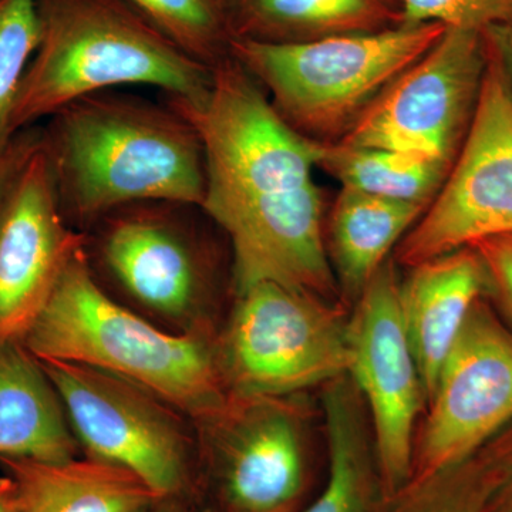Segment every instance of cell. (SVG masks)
I'll list each match as a JSON object with an SVG mask.
<instances>
[{
    "instance_id": "obj_26",
    "label": "cell",
    "mask_w": 512,
    "mask_h": 512,
    "mask_svg": "<svg viewBox=\"0 0 512 512\" xmlns=\"http://www.w3.org/2000/svg\"><path fill=\"white\" fill-rule=\"evenodd\" d=\"M470 247L476 249L491 288L512 319V235L481 239Z\"/></svg>"
},
{
    "instance_id": "obj_27",
    "label": "cell",
    "mask_w": 512,
    "mask_h": 512,
    "mask_svg": "<svg viewBox=\"0 0 512 512\" xmlns=\"http://www.w3.org/2000/svg\"><path fill=\"white\" fill-rule=\"evenodd\" d=\"M493 461V488L487 512H512V423L488 443Z\"/></svg>"
},
{
    "instance_id": "obj_30",
    "label": "cell",
    "mask_w": 512,
    "mask_h": 512,
    "mask_svg": "<svg viewBox=\"0 0 512 512\" xmlns=\"http://www.w3.org/2000/svg\"><path fill=\"white\" fill-rule=\"evenodd\" d=\"M0 512H19L15 485L5 474L0 477Z\"/></svg>"
},
{
    "instance_id": "obj_16",
    "label": "cell",
    "mask_w": 512,
    "mask_h": 512,
    "mask_svg": "<svg viewBox=\"0 0 512 512\" xmlns=\"http://www.w3.org/2000/svg\"><path fill=\"white\" fill-rule=\"evenodd\" d=\"M19 512H141L164 500L133 471L92 456L63 461L0 456Z\"/></svg>"
},
{
    "instance_id": "obj_31",
    "label": "cell",
    "mask_w": 512,
    "mask_h": 512,
    "mask_svg": "<svg viewBox=\"0 0 512 512\" xmlns=\"http://www.w3.org/2000/svg\"><path fill=\"white\" fill-rule=\"evenodd\" d=\"M141 512H191L183 505L175 503L174 498H164V500L158 501V503L150 505Z\"/></svg>"
},
{
    "instance_id": "obj_23",
    "label": "cell",
    "mask_w": 512,
    "mask_h": 512,
    "mask_svg": "<svg viewBox=\"0 0 512 512\" xmlns=\"http://www.w3.org/2000/svg\"><path fill=\"white\" fill-rule=\"evenodd\" d=\"M171 42L214 67L229 56L227 16L221 0H124Z\"/></svg>"
},
{
    "instance_id": "obj_9",
    "label": "cell",
    "mask_w": 512,
    "mask_h": 512,
    "mask_svg": "<svg viewBox=\"0 0 512 512\" xmlns=\"http://www.w3.org/2000/svg\"><path fill=\"white\" fill-rule=\"evenodd\" d=\"M292 396L227 394L192 419L197 454L228 512H289L305 483L311 409Z\"/></svg>"
},
{
    "instance_id": "obj_28",
    "label": "cell",
    "mask_w": 512,
    "mask_h": 512,
    "mask_svg": "<svg viewBox=\"0 0 512 512\" xmlns=\"http://www.w3.org/2000/svg\"><path fill=\"white\" fill-rule=\"evenodd\" d=\"M40 141H42V134L30 133L28 130L22 131L13 138L8 150L0 157V207L20 168L26 163L33 150L39 146Z\"/></svg>"
},
{
    "instance_id": "obj_2",
    "label": "cell",
    "mask_w": 512,
    "mask_h": 512,
    "mask_svg": "<svg viewBox=\"0 0 512 512\" xmlns=\"http://www.w3.org/2000/svg\"><path fill=\"white\" fill-rule=\"evenodd\" d=\"M43 144L66 220L97 224L138 202L204 201L200 134L170 103L123 90L92 94L50 117Z\"/></svg>"
},
{
    "instance_id": "obj_19",
    "label": "cell",
    "mask_w": 512,
    "mask_h": 512,
    "mask_svg": "<svg viewBox=\"0 0 512 512\" xmlns=\"http://www.w3.org/2000/svg\"><path fill=\"white\" fill-rule=\"evenodd\" d=\"M322 387L329 474L305 512H382L386 494L362 396L348 375Z\"/></svg>"
},
{
    "instance_id": "obj_3",
    "label": "cell",
    "mask_w": 512,
    "mask_h": 512,
    "mask_svg": "<svg viewBox=\"0 0 512 512\" xmlns=\"http://www.w3.org/2000/svg\"><path fill=\"white\" fill-rule=\"evenodd\" d=\"M39 46L13 110V134L67 104L126 87H154L197 103L212 67L187 55L124 0H37Z\"/></svg>"
},
{
    "instance_id": "obj_14",
    "label": "cell",
    "mask_w": 512,
    "mask_h": 512,
    "mask_svg": "<svg viewBox=\"0 0 512 512\" xmlns=\"http://www.w3.org/2000/svg\"><path fill=\"white\" fill-rule=\"evenodd\" d=\"M86 244L64 217L42 136L0 207V345L25 338Z\"/></svg>"
},
{
    "instance_id": "obj_11",
    "label": "cell",
    "mask_w": 512,
    "mask_h": 512,
    "mask_svg": "<svg viewBox=\"0 0 512 512\" xmlns=\"http://www.w3.org/2000/svg\"><path fill=\"white\" fill-rule=\"evenodd\" d=\"M348 376L372 427L384 494L412 477L414 437L426 404L423 382L400 306V279L389 259L353 303L348 320Z\"/></svg>"
},
{
    "instance_id": "obj_22",
    "label": "cell",
    "mask_w": 512,
    "mask_h": 512,
    "mask_svg": "<svg viewBox=\"0 0 512 512\" xmlns=\"http://www.w3.org/2000/svg\"><path fill=\"white\" fill-rule=\"evenodd\" d=\"M493 461L485 444L473 456L386 495L382 512H487Z\"/></svg>"
},
{
    "instance_id": "obj_25",
    "label": "cell",
    "mask_w": 512,
    "mask_h": 512,
    "mask_svg": "<svg viewBox=\"0 0 512 512\" xmlns=\"http://www.w3.org/2000/svg\"><path fill=\"white\" fill-rule=\"evenodd\" d=\"M404 25L440 23L485 33L512 30V0H396Z\"/></svg>"
},
{
    "instance_id": "obj_8",
    "label": "cell",
    "mask_w": 512,
    "mask_h": 512,
    "mask_svg": "<svg viewBox=\"0 0 512 512\" xmlns=\"http://www.w3.org/2000/svg\"><path fill=\"white\" fill-rule=\"evenodd\" d=\"M87 454L133 471L164 498L183 493L197 453L194 426L157 394L94 367L39 359Z\"/></svg>"
},
{
    "instance_id": "obj_6",
    "label": "cell",
    "mask_w": 512,
    "mask_h": 512,
    "mask_svg": "<svg viewBox=\"0 0 512 512\" xmlns=\"http://www.w3.org/2000/svg\"><path fill=\"white\" fill-rule=\"evenodd\" d=\"M348 309L262 282L235 293L214 357L225 393L292 396L348 375Z\"/></svg>"
},
{
    "instance_id": "obj_13",
    "label": "cell",
    "mask_w": 512,
    "mask_h": 512,
    "mask_svg": "<svg viewBox=\"0 0 512 512\" xmlns=\"http://www.w3.org/2000/svg\"><path fill=\"white\" fill-rule=\"evenodd\" d=\"M197 205L138 202L101 218L97 256L124 292L157 315L207 328L214 268L188 212Z\"/></svg>"
},
{
    "instance_id": "obj_15",
    "label": "cell",
    "mask_w": 512,
    "mask_h": 512,
    "mask_svg": "<svg viewBox=\"0 0 512 512\" xmlns=\"http://www.w3.org/2000/svg\"><path fill=\"white\" fill-rule=\"evenodd\" d=\"M488 286L483 261L471 247L410 266L409 275L400 281L404 326L419 367L426 404L468 313Z\"/></svg>"
},
{
    "instance_id": "obj_10",
    "label": "cell",
    "mask_w": 512,
    "mask_h": 512,
    "mask_svg": "<svg viewBox=\"0 0 512 512\" xmlns=\"http://www.w3.org/2000/svg\"><path fill=\"white\" fill-rule=\"evenodd\" d=\"M485 64L483 33L447 28L377 96L340 143L389 148L453 167L476 111Z\"/></svg>"
},
{
    "instance_id": "obj_1",
    "label": "cell",
    "mask_w": 512,
    "mask_h": 512,
    "mask_svg": "<svg viewBox=\"0 0 512 512\" xmlns=\"http://www.w3.org/2000/svg\"><path fill=\"white\" fill-rule=\"evenodd\" d=\"M204 146L201 210L227 234L239 293L262 282L339 301L326 248V200L313 178L323 143L302 136L231 55L197 103L168 101Z\"/></svg>"
},
{
    "instance_id": "obj_21",
    "label": "cell",
    "mask_w": 512,
    "mask_h": 512,
    "mask_svg": "<svg viewBox=\"0 0 512 512\" xmlns=\"http://www.w3.org/2000/svg\"><path fill=\"white\" fill-rule=\"evenodd\" d=\"M318 168L346 190L424 205L431 204L451 170L431 158L340 141L323 143Z\"/></svg>"
},
{
    "instance_id": "obj_29",
    "label": "cell",
    "mask_w": 512,
    "mask_h": 512,
    "mask_svg": "<svg viewBox=\"0 0 512 512\" xmlns=\"http://www.w3.org/2000/svg\"><path fill=\"white\" fill-rule=\"evenodd\" d=\"M484 35L490 37L497 46L512 83V30L493 29L488 30Z\"/></svg>"
},
{
    "instance_id": "obj_17",
    "label": "cell",
    "mask_w": 512,
    "mask_h": 512,
    "mask_svg": "<svg viewBox=\"0 0 512 512\" xmlns=\"http://www.w3.org/2000/svg\"><path fill=\"white\" fill-rule=\"evenodd\" d=\"M79 446L40 360L22 340L0 345V456L63 461Z\"/></svg>"
},
{
    "instance_id": "obj_20",
    "label": "cell",
    "mask_w": 512,
    "mask_h": 512,
    "mask_svg": "<svg viewBox=\"0 0 512 512\" xmlns=\"http://www.w3.org/2000/svg\"><path fill=\"white\" fill-rule=\"evenodd\" d=\"M231 39L301 43L403 25L396 0H221Z\"/></svg>"
},
{
    "instance_id": "obj_7",
    "label": "cell",
    "mask_w": 512,
    "mask_h": 512,
    "mask_svg": "<svg viewBox=\"0 0 512 512\" xmlns=\"http://www.w3.org/2000/svg\"><path fill=\"white\" fill-rule=\"evenodd\" d=\"M484 39L487 64L466 140L443 187L397 245L394 262L406 268L512 235V83L497 46Z\"/></svg>"
},
{
    "instance_id": "obj_18",
    "label": "cell",
    "mask_w": 512,
    "mask_h": 512,
    "mask_svg": "<svg viewBox=\"0 0 512 512\" xmlns=\"http://www.w3.org/2000/svg\"><path fill=\"white\" fill-rule=\"evenodd\" d=\"M427 207L340 190L326 220V248L343 302L357 301Z\"/></svg>"
},
{
    "instance_id": "obj_5",
    "label": "cell",
    "mask_w": 512,
    "mask_h": 512,
    "mask_svg": "<svg viewBox=\"0 0 512 512\" xmlns=\"http://www.w3.org/2000/svg\"><path fill=\"white\" fill-rule=\"evenodd\" d=\"M446 30L440 23H403L301 43L231 39L229 55L265 90L289 126L328 144L342 140L377 96Z\"/></svg>"
},
{
    "instance_id": "obj_4",
    "label": "cell",
    "mask_w": 512,
    "mask_h": 512,
    "mask_svg": "<svg viewBox=\"0 0 512 512\" xmlns=\"http://www.w3.org/2000/svg\"><path fill=\"white\" fill-rule=\"evenodd\" d=\"M22 342L37 359L90 366L136 383L191 420L227 397L211 330L164 332L124 308L101 288L86 248L67 265Z\"/></svg>"
},
{
    "instance_id": "obj_12",
    "label": "cell",
    "mask_w": 512,
    "mask_h": 512,
    "mask_svg": "<svg viewBox=\"0 0 512 512\" xmlns=\"http://www.w3.org/2000/svg\"><path fill=\"white\" fill-rule=\"evenodd\" d=\"M512 423V332L483 298L444 360L414 437L410 480L461 463Z\"/></svg>"
},
{
    "instance_id": "obj_24",
    "label": "cell",
    "mask_w": 512,
    "mask_h": 512,
    "mask_svg": "<svg viewBox=\"0 0 512 512\" xmlns=\"http://www.w3.org/2000/svg\"><path fill=\"white\" fill-rule=\"evenodd\" d=\"M39 40L37 0H0V157L16 137L13 110Z\"/></svg>"
}]
</instances>
